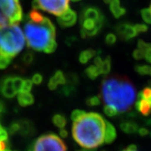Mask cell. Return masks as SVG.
<instances>
[{
    "label": "cell",
    "mask_w": 151,
    "mask_h": 151,
    "mask_svg": "<svg viewBox=\"0 0 151 151\" xmlns=\"http://www.w3.org/2000/svg\"><path fill=\"white\" fill-rule=\"evenodd\" d=\"M101 98L105 105L114 107L118 113L130 111L136 101V88L128 78L111 75L102 81Z\"/></svg>",
    "instance_id": "1"
},
{
    "label": "cell",
    "mask_w": 151,
    "mask_h": 151,
    "mask_svg": "<svg viewBox=\"0 0 151 151\" xmlns=\"http://www.w3.org/2000/svg\"><path fill=\"white\" fill-rule=\"evenodd\" d=\"M106 121L94 112L86 113L72 125V137L84 149H97L104 143Z\"/></svg>",
    "instance_id": "2"
},
{
    "label": "cell",
    "mask_w": 151,
    "mask_h": 151,
    "mask_svg": "<svg viewBox=\"0 0 151 151\" xmlns=\"http://www.w3.org/2000/svg\"><path fill=\"white\" fill-rule=\"evenodd\" d=\"M24 34L28 47L35 51L52 53L57 48L55 26L48 18L39 23L27 22Z\"/></svg>",
    "instance_id": "3"
},
{
    "label": "cell",
    "mask_w": 151,
    "mask_h": 151,
    "mask_svg": "<svg viewBox=\"0 0 151 151\" xmlns=\"http://www.w3.org/2000/svg\"><path fill=\"white\" fill-rule=\"evenodd\" d=\"M25 34L18 25L0 27V55L14 58L25 45Z\"/></svg>",
    "instance_id": "4"
},
{
    "label": "cell",
    "mask_w": 151,
    "mask_h": 151,
    "mask_svg": "<svg viewBox=\"0 0 151 151\" xmlns=\"http://www.w3.org/2000/svg\"><path fill=\"white\" fill-rule=\"evenodd\" d=\"M22 19L20 0H0V27L18 25Z\"/></svg>",
    "instance_id": "5"
},
{
    "label": "cell",
    "mask_w": 151,
    "mask_h": 151,
    "mask_svg": "<svg viewBox=\"0 0 151 151\" xmlns=\"http://www.w3.org/2000/svg\"><path fill=\"white\" fill-rule=\"evenodd\" d=\"M29 151H67L65 142L56 134H46L32 144Z\"/></svg>",
    "instance_id": "6"
},
{
    "label": "cell",
    "mask_w": 151,
    "mask_h": 151,
    "mask_svg": "<svg viewBox=\"0 0 151 151\" xmlns=\"http://www.w3.org/2000/svg\"><path fill=\"white\" fill-rule=\"evenodd\" d=\"M32 7L59 16L69 9V0H34Z\"/></svg>",
    "instance_id": "7"
},
{
    "label": "cell",
    "mask_w": 151,
    "mask_h": 151,
    "mask_svg": "<svg viewBox=\"0 0 151 151\" xmlns=\"http://www.w3.org/2000/svg\"><path fill=\"white\" fill-rule=\"evenodd\" d=\"M81 34L83 38L84 37L94 36L98 34L104 25V20L103 21H94L91 19H81Z\"/></svg>",
    "instance_id": "8"
},
{
    "label": "cell",
    "mask_w": 151,
    "mask_h": 151,
    "mask_svg": "<svg viewBox=\"0 0 151 151\" xmlns=\"http://www.w3.org/2000/svg\"><path fill=\"white\" fill-rule=\"evenodd\" d=\"M117 34L121 39L128 41L135 38L137 35L134 25H130L128 23H121L117 26L116 29Z\"/></svg>",
    "instance_id": "9"
},
{
    "label": "cell",
    "mask_w": 151,
    "mask_h": 151,
    "mask_svg": "<svg viewBox=\"0 0 151 151\" xmlns=\"http://www.w3.org/2000/svg\"><path fill=\"white\" fill-rule=\"evenodd\" d=\"M0 92L6 98H12L18 94L14 86L13 76L6 77L1 81Z\"/></svg>",
    "instance_id": "10"
},
{
    "label": "cell",
    "mask_w": 151,
    "mask_h": 151,
    "mask_svg": "<svg viewBox=\"0 0 151 151\" xmlns=\"http://www.w3.org/2000/svg\"><path fill=\"white\" fill-rule=\"evenodd\" d=\"M77 19H78V16H77L76 12L69 8L63 14L58 16L57 22L60 26L62 28H68V27L75 25L77 22Z\"/></svg>",
    "instance_id": "11"
},
{
    "label": "cell",
    "mask_w": 151,
    "mask_h": 151,
    "mask_svg": "<svg viewBox=\"0 0 151 151\" xmlns=\"http://www.w3.org/2000/svg\"><path fill=\"white\" fill-rule=\"evenodd\" d=\"M66 83H67V79L65 78L64 73L61 71H57L49 79L48 87L50 90L54 91L57 89L58 85H65Z\"/></svg>",
    "instance_id": "12"
},
{
    "label": "cell",
    "mask_w": 151,
    "mask_h": 151,
    "mask_svg": "<svg viewBox=\"0 0 151 151\" xmlns=\"http://www.w3.org/2000/svg\"><path fill=\"white\" fill-rule=\"evenodd\" d=\"M81 19H91L94 21H103L104 20V15L98 8L87 7L82 12Z\"/></svg>",
    "instance_id": "13"
},
{
    "label": "cell",
    "mask_w": 151,
    "mask_h": 151,
    "mask_svg": "<svg viewBox=\"0 0 151 151\" xmlns=\"http://www.w3.org/2000/svg\"><path fill=\"white\" fill-rule=\"evenodd\" d=\"M104 2L109 5V9L111 13L115 18H121L126 13V9L121 6L120 0H104Z\"/></svg>",
    "instance_id": "14"
},
{
    "label": "cell",
    "mask_w": 151,
    "mask_h": 151,
    "mask_svg": "<svg viewBox=\"0 0 151 151\" xmlns=\"http://www.w3.org/2000/svg\"><path fill=\"white\" fill-rule=\"evenodd\" d=\"M135 107L144 116H149L151 114V104L144 98L137 97V101L135 104Z\"/></svg>",
    "instance_id": "15"
},
{
    "label": "cell",
    "mask_w": 151,
    "mask_h": 151,
    "mask_svg": "<svg viewBox=\"0 0 151 151\" xmlns=\"http://www.w3.org/2000/svg\"><path fill=\"white\" fill-rule=\"evenodd\" d=\"M117 138V130L113 124L106 121L105 135H104V143L111 144Z\"/></svg>",
    "instance_id": "16"
},
{
    "label": "cell",
    "mask_w": 151,
    "mask_h": 151,
    "mask_svg": "<svg viewBox=\"0 0 151 151\" xmlns=\"http://www.w3.org/2000/svg\"><path fill=\"white\" fill-rule=\"evenodd\" d=\"M18 102L22 107L32 105L34 104V97L30 92H20L18 94Z\"/></svg>",
    "instance_id": "17"
},
{
    "label": "cell",
    "mask_w": 151,
    "mask_h": 151,
    "mask_svg": "<svg viewBox=\"0 0 151 151\" xmlns=\"http://www.w3.org/2000/svg\"><path fill=\"white\" fill-rule=\"evenodd\" d=\"M121 130L124 133L127 134H135L138 131L139 127L135 122L132 121H127V122L121 123L120 125Z\"/></svg>",
    "instance_id": "18"
},
{
    "label": "cell",
    "mask_w": 151,
    "mask_h": 151,
    "mask_svg": "<svg viewBox=\"0 0 151 151\" xmlns=\"http://www.w3.org/2000/svg\"><path fill=\"white\" fill-rule=\"evenodd\" d=\"M96 55V52L94 49H88L81 52L79 55V61L81 64H87L88 61L94 57Z\"/></svg>",
    "instance_id": "19"
},
{
    "label": "cell",
    "mask_w": 151,
    "mask_h": 151,
    "mask_svg": "<svg viewBox=\"0 0 151 151\" xmlns=\"http://www.w3.org/2000/svg\"><path fill=\"white\" fill-rule=\"evenodd\" d=\"M84 72L87 77L91 80H95L100 75H101L98 68L94 65H90L89 67L87 68Z\"/></svg>",
    "instance_id": "20"
},
{
    "label": "cell",
    "mask_w": 151,
    "mask_h": 151,
    "mask_svg": "<svg viewBox=\"0 0 151 151\" xmlns=\"http://www.w3.org/2000/svg\"><path fill=\"white\" fill-rule=\"evenodd\" d=\"M20 124V130L19 133L22 135H28L31 134L32 130H33V127L32 123L26 120H22V121H19Z\"/></svg>",
    "instance_id": "21"
},
{
    "label": "cell",
    "mask_w": 151,
    "mask_h": 151,
    "mask_svg": "<svg viewBox=\"0 0 151 151\" xmlns=\"http://www.w3.org/2000/svg\"><path fill=\"white\" fill-rule=\"evenodd\" d=\"M45 16L42 15L40 12H38V9H33L29 12V21L32 22L39 23L44 21Z\"/></svg>",
    "instance_id": "22"
},
{
    "label": "cell",
    "mask_w": 151,
    "mask_h": 151,
    "mask_svg": "<svg viewBox=\"0 0 151 151\" xmlns=\"http://www.w3.org/2000/svg\"><path fill=\"white\" fill-rule=\"evenodd\" d=\"M52 122L57 127L60 129H63L65 125H66V124H67V120H66V117L64 115L58 114L53 116Z\"/></svg>",
    "instance_id": "23"
},
{
    "label": "cell",
    "mask_w": 151,
    "mask_h": 151,
    "mask_svg": "<svg viewBox=\"0 0 151 151\" xmlns=\"http://www.w3.org/2000/svg\"><path fill=\"white\" fill-rule=\"evenodd\" d=\"M134 69L140 75H150L151 77V66L147 65H137Z\"/></svg>",
    "instance_id": "24"
},
{
    "label": "cell",
    "mask_w": 151,
    "mask_h": 151,
    "mask_svg": "<svg viewBox=\"0 0 151 151\" xmlns=\"http://www.w3.org/2000/svg\"><path fill=\"white\" fill-rule=\"evenodd\" d=\"M111 69V58L109 56H107V57L104 59L103 64H102L101 67L100 68V71H101V74H103V75H107L108 73H110Z\"/></svg>",
    "instance_id": "25"
},
{
    "label": "cell",
    "mask_w": 151,
    "mask_h": 151,
    "mask_svg": "<svg viewBox=\"0 0 151 151\" xmlns=\"http://www.w3.org/2000/svg\"><path fill=\"white\" fill-rule=\"evenodd\" d=\"M137 97L144 98L149 104H151V88L150 87H147L144 88L140 92H139L137 94Z\"/></svg>",
    "instance_id": "26"
},
{
    "label": "cell",
    "mask_w": 151,
    "mask_h": 151,
    "mask_svg": "<svg viewBox=\"0 0 151 151\" xmlns=\"http://www.w3.org/2000/svg\"><path fill=\"white\" fill-rule=\"evenodd\" d=\"M101 100V98H100L99 96H92L86 100V104L89 107H96V106L100 105Z\"/></svg>",
    "instance_id": "27"
},
{
    "label": "cell",
    "mask_w": 151,
    "mask_h": 151,
    "mask_svg": "<svg viewBox=\"0 0 151 151\" xmlns=\"http://www.w3.org/2000/svg\"><path fill=\"white\" fill-rule=\"evenodd\" d=\"M33 61H34V55H33L32 52H27L22 56V62L26 66L30 65L32 63Z\"/></svg>",
    "instance_id": "28"
},
{
    "label": "cell",
    "mask_w": 151,
    "mask_h": 151,
    "mask_svg": "<svg viewBox=\"0 0 151 151\" xmlns=\"http://www.w3.org/2000/svg\"><path fill=\"white\" fill-rule=\"evenodd\" d=\"M85 114H86V112L84 111H82V110H75L71 112V118L73 122H75V121H78L79 119L81 118Z\"/></svg>",
    "instance_id": "29"
},
{
    "label": "cell",
    "mask_w": 151,
    "mask_h": 151,
    "mask_svg": "<svg viewBox=\"0 0 151 151\" xmlns=\"http://www.w3.org/2000/svg\"><path fill=\"white\" fill-rule=\"evenodd\" d=\"M104 114H105L107 116H108V117H114V116H116V115L118 114L117 111L115 109L114 107H111V106L109 105L104 106Z\"/></svg>",
    "instance_id": "30"
},
{
    "label": "cell",
    "mask_w": 151,
    "mask_h": 151,
    "mask_svg": "<svg viewBox=\"0 0 151 151\" xmlns=\"http://www.w3.org/2000/svg\"><path fill=\"white\" fill-rule=\"evenodd\" d=\"M12 59V58L0 55V69L6 68L11 63Z\"/></svg>",
    "instance_id": "31"
},
{
    "label": "cell",
    "mask_w": 151,
    "mask_h": 151,
    "mask_svg": "<svg viewBox=\"0 0 151 151\" xmlns=\"http://www.w3.org/2000/svg\"><path fill=\"white\" fill-rule=\"evenodd\" d=\"M33 82L30 79H25L23 81L22 87V90L20 92H30L32 88ZM19 92V93H20Z\"/></svg>",
    "instance_id": "32"
},
{
    "label": "cell",
    "mask_w": 151,
    "mask_h": 151,
    "mask_svg": "<svg viewBox=\"0 0 151 151\" xmlns=\"http://www.w3.org/2000/svg\"><path fill=\"white\" fill-rule=\"evenodd\" d=\"M13 81L15 91H16L17 93H19L22 90V87L24 79H22L20 77H13Z\"/></svg>",
    "instance_id": "33"
},
{
    "label": "cell",
    "mask_w": 151,
    "mask_h": 151,
    "mask_svg": "<svg viewBox=\"0 0 151 151\" xmlns=\"http://www.w3.org/2000/svg\"><path fill=\"white\" fill-rule=\"evenodd\" d=\"M141 16L146 23L151 25V12L150 9H144L141 10Z\"/></svg>",
    "instance_id": "34"
},
{
    "label": "cell",
    "mask_w": 151,
    "mask_h": 151,
    "mask_svg": "<svg viewBox=\"0 0 151 151\" xmlns=\"http://www.w3.org/2000/svg\"><path fill=\"white\" fill-rule=\"evenodd\" d=\"M137 48H139L140 50H141L142 52L146 53L147 51H148V50L151 48V44L147 43V42H145L143 40H139L137 43Z\"/></svg>",
    "instance_id": "35"
},
{
    "label": "cell",
    "mask_w": 151,
    "mask_h": 151,
    "mask_svg": "<svg viewBox=\"0 0 151 151\" xmlns=\"http://www.w3.org/2000/svg\"><path fill=\"white\" fill-rule=\"evenodd\" d=\"M19 130H20V124H19V121L12 123L10 126L9 127V128H8V131L10 134H16V133L19 132Z\"/></svg>",
    "instance_id": "36"
},
{
    "label": "cell",
    "mask_w": 151,
    "mask_h": 151,
    "mask_svg": "<svg viewBox=\"0 0 151 151\" xmlns=\"http://www.w3.org/2000/svg\"><path fill=\"white\" fill-rule=\"evenodd\" d=\"M117 41V36L113 33H109L107 35V36L105 38L106 44L108 45H112L115 44Z\"/></svg>",
    "instance_id": "37"
},
{
    "label": "cell",
    "mask_w": 151,
    "mask_h": 151,
    "mask_svg": "<svg viewBox=\"0 0 151 151\" xmlns=\"http://www.w3.org/2000/svg\"><path fill=\"white\" fill-rule=\"evenodd\" d=\"M133 57L136 60H141L145 57V53L139 48H137L133 52Z\"/></svg>",
    "instance_id": "38"
},
{
    "label": "cell",
    "mask_w": 151,
    "mask_h": 151,
    "mask_svg": "<svg viewBox=\"0 0 151 151\" xmlns=\"http://www.w3.org/2000/svg\"><path fill=\"white\" fill-rule=\"evenodd\" d=\"M134 28L136 29L137 34L146 32L148 30L147 25H145V24H135Z\"/></svg>",
    "instance_id": "39"
},
{
    "label": "cell",
    "mask_w": 151,
    "mask_h": 151,
    "mask_svg": "<svg viewBox=\"0 0 151 151\" xmlns=\"http://www.w3.org/2000/svg\"><path fill=\"white\" fill-rule=\"evenodd\" d=\"M42 81H43V77L38 73L35 74L32 76V81L33 82V84H36V85H39V84H42Z\"/></svg>",
    "instance_id": "40"
},
{
    "label": "cell",
    "mask_w": 151,
    "mask_h": 151,
    "mask_svg": "<svg viewBox=\"0 0 151 151\" xmlns=\"http://www.w3.org/2000/svg\"><path fill=\"white\" fill-rule=\"evenodd\" d=\"M9 143L7 140H0V151H7L9 150Z\"/></svg>",
    "instance_id": "41"
},
{
    "label": "cell",
    "mask_w": 151,
    "mask_h": 151,
    "mask_svg": "<svg viewBox=\"0 0 151 151\" xmlns=\"http://www.w3.org/2000/svg\"><path fill=\"white\" fill-rule=\"evenodd\" d=\"M137 132L138 134H140V136L141 137L147 136L148 134H150L149 130L147 128H146V127H139Z\"/></svg>",
    "instance_id": "42"
},
{
    "label": "cell",
    "mask_w": 151,
    "mask_h": 151,
    "mask_svg": "<svg viewBox=\"0 0 151 151\" xmlns=\"http://www.w3.org/2000/svg\"><path fill=\"white\" fill-rule=\"evenodd\" d=\"M103 61L104 59L101 57V56H97V57L94 58V65L97 66V67L98 68V69L100 70V68L101 67L102 64H103Z\"/></svg>",
    "instance_id": "43"
},
{
    "label": "cell",
    "mask_w": 151,
    "mask_h": 151,
    "mask_svg": "<svg viewBox=\"0 0 151 151\" xmlns=\"http://www.w3.org/2000/svg\"><path fill=\"white\" fill-rule=\"evenodd\" d=\"M144 58H145V59L147 60L148 62L151 63V48L146 52L145 57H144Z\"/></svg>",
    "instance_id": "44"
},
{
    "label": "cell",
    "mask_w": 151,
    "mask_h": 151,
    "mask_svg": "<svg viewBox=\"0 0 151 151\" xmlns=\"http://www.w3.org/2000/svg\"><path fill=\"white\" fill-rule=\"evenodd\" d=\"M59 135L60 137H61L63 138H65L67 137L68 135V131L66 130H65V129H60L59 130Z\"/></svg>",
    "instance_id": "45"
},
{
    "label": "cell",
    "mask_w": 151,
    "mask_h": 151,
    "mask_svg": "<svg viewBox=\"0 0 151 151\" xmlns=\"http://www.w3.org/2000/svg\"><path fill=\"white\" fill-rule=\"evenodd\" d=\"M122 151H137V148L135 145H130L126 149L123 150Z\"/></svg>",
    "instance_id": "46"
},
{
    "label": "cell",
    "mask_w": 151,
    "mask_h": 151,
    "mask_svg": "<svg viewBox=\"0 0 151 151\" xmlns=\"http://www.w3.org/2000/svg\"><path fill=\"white\" fill-rule=\"evenodd\" d=\"M3 111H4V104H2V102L0 101V113H2Z\"/></svg>",
    "instance_id": "47"
},
{
    "label": "cell",
    "mask_w": 151,
    "mask_h": 151,
    "mask_svg": "<svg viewBox=\"0 0 151 151\" xmlns=\"http://www.w3.org/2000/svg\"><path fill=\"white\" fill-rule=\"evenodd\" d=\"M4 129H5V128H4L3 127H2V125H1V124H0V132H1V131H2V130H3Z\"/></svg>",
    "instance_id": "48"
},
{
    "label": "cell",
    "mask_w": 151,
    "mask_h": 151,
    "mask_svg": "<svg viewBox=\"0 0 151 151\" xmlns=\"http://www.w3.org/2000/svg\"><path fill=\"white\" fill-rule=\"evenodd\" d=\"M73 2H78V1H81V0H71Z\"/></svg>",
    "instance_id": "49"
},
{
    "label": "cell",
    "mask_w": 151,
    "mask_h": 151,
    "mask_svg": "<svg viewBox=\"0 0 151 151\" xmlns=\"http://www.w3.org/2000/svg\"><path fill=\"white\" fill-rule=\"evenodd\" d=\"M7 151H16V150H11V149H9V150H8Z\"/></svg>",
    "instance_id": "50"
},
{
    "label": "cell",
    "mask_w": 151,
    "mask_h": 151,
    "mask_svg": "<svg viewBox=\"0 0 151 151\" xmlns=\"http://www.w3.org/2000/svg\"><path fill=\"white\" fill-rule=\"evenodd\" d=\"M150 10L151 12V2H150Z\"/></svg>",
    "instance_id": "51"
}]
</instances>
